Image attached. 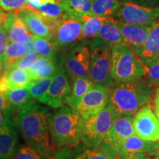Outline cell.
<instances>
[{"label": "cell", "mask_w": 159, "mask_h": 159, "mask_svg": "<svg viewBox=\"0 0 159 159\" xmlns=\"http://www.w3.org/2000/svg\"><path fill=\"white\" fill-rule=\"evenodd\" d=\"M50 114L48 108L35 103L18 111L16 127L28 146L47 158L52 159L55 150L49 129Z\"/></svg>", "instance_id": "cell-1"}, {"label": "cell", "mask_w": 159, "mask_h": 159, "mask_svg": "<svg viewBox=\"0 0 159 159\" xmlns=\"http://www.w3.org/2000/svg\"><path fill=\"white\" fill-rule=\"evenodd\" d=\"M154 91L146 78L117 83L112 88L108 105L119 115L133 116L150 100Z\"/></svg>", "instance_id": "cell-2"}, {"label": "cell", "mask_w": 159, "mask_h": 159, "mask_svg": "<svg viewBox=\"0 0 159 159\" xmlns=\"http://www.w3.org/2000/svg\"><path fill=\"white\" fill-rule=\"evenodd\" d=\"M85 118L74 108L63 105L49 116L52 141L57 147L73 146L81 142Z\"/></svg>", "instance_id": "cell-3"}, {"label": "cell", "mask_w": 159, "mask_h": 159, "mask_svg": "<svg viewBox=\"0 0 159 159\" xmlns=\"http://www.w3.org/2000/svg\"><path fill=\"white\" fill-rule=\"evenodd\" d=\"M146 72V66L131 47L126 44L112 47L111 77L116 84L141 79Z\"/></svg>", "instance_id": "cell-4"}, {"label": "cell", "mask_w": 159, "mask_h": 159, "mask_svg": "<svg viewBox=\"0 0 159 159\" xmlns=\"http://www.w3.org/2000/svg\"><path fill=\"white\" fill-rule=\"evenodd\" d=\"M119 117L116 111L107 105L98 114L85 119L81 142L87 148L98 149L109 129Z\"/></svg>", "instance_id": "cell-5"}, {"label": "cell", "mask_w": 159, "mask_h": 159, "mask_svg": "<svg viewBox=\"0 0 159 159\" xmlns=\"http://www.w3.org/2000/svg\"><path fill=\"white\" fill-rule=\"evenodd\" d=\"M112 47L96 39L91 46L90 79L94 84L108 85L111 88L116 85L111 77Z\"/></svg>", "instance_id": "cell-6"}, {"label": "cell", "mask_w": 159, "mask_h": 159, "mask_svg": "<svg viewBox=\"0 0 159 159\" xmlns=\"http://www.w3.org/2000/svg\"><path fill=\"white\" fill-rule=\"evenodd\" d=\"M134 134L133 116H119L109 129L98 149L107 156L117 159L123 143Z\"/></svg>", "instance_id": "cell-7"}, {"label": "cell", "mask_w": 159, "mask_h": 159, "mask_svg": "<svg viewBox=\"0 0 159 159\" xmlns=\"http://www.w3.org/2000/svg\"><path fill=\"white\" fill-rule=\"evenodd\" d=\"M116 17L125 23L154 26L159 21V7H149L129 0H120Z\"/></svg>", "instance_id": "cell-8"}, {"label": "cell", "mask_w": 159, "mask_h": 159, "mask_svg": "<svg viewBox=\"0 0 159 159\" xmlns=\"http://www.w3.org/2000/svg\"><path fill=\"white\" fill-rule=\"evenodd\" d=\"M63 69L71 77L90 78L91 47L85 43L75 45L66 55Z\"/></svg>", "instance_id": "cell-9"}, {"label": "cell", "mask_w": 159, "mask_h": 159, "mask_svg": "<svg viewBox=\"0 0 159 159\" xmlns=\"http://www.w3.org/2000/svg\"><path fill=\"white\" fill-rule=\"evenodd\" d=\"M134 134L148 142H159V121L150 104H145L133 118Z\"/></svg>", "instance_id": "cell-10"}, {"label": "cell", "mask_w": 159, "mask_h": 159, "mask_svg": "<svg viewBox=\"0 0 159 159\" xmlns=\"http://www.w3.org/2000/svg\"><path fill=\"white\" fill-rule=\"evenodd\" d=\"M112 88L108 85L95 84L77 105L76 110L85 119L102 111L108 105Z\"/></svg>", "instance_id": "cell-11"}, {"label": "cell", "mask_w": 159, "mask_h": 159, "mask_svg": "<svg viewBox=\"0 0 159 159\" xmlns=\"http://www.w3.org/2000/svg\"><path fill=\"white\" fill-rule=\"evenodd\" d=\"M71 86L66 72L63 66H61L53 77L46 94L39 99L40 102L57 109L63 106L66 97L70 94Z\"/></svg>", "instance_id": "cell-12"}, {"label": "cell", "mask_w": 159, "mask_h": 159, "mask_svg": "<svg viewBox=\"0 0 159 159\" xmlns=\"http://www.w3.org/2000/svg\"><path fill=\"white\" fill-rule=\"evenodd\" d=\"M83 23L74 18H66L60 21L52 41L55 49L68 47L77 40H80Z\"/></svg>", "instance_id": "cell-13"}, {"label": "cell", "mask_w": 159, "mask_h": 159, "mask_svg": "<svg viewBox=\"0 0 159 159\" xmlns=\"http://www.w3.org/2000/svg\"><path fill=\"white\" fill-rule=\"evenodd\" d=\"M116 23L122 33L125 43L132 49L139 48L144 44L153 27L132 25L119 20H116Z\"/></svg>", "instance_id": "cell-14"}, {"label": "cell", "mask_w": 159, "mask_h": 159, "mask_svg": "<svg viewBox=\"0 0 159 159\" xmlns=\"http://www.w3.org/2000/svg\"><path fill=\"white\" fill-rule=\"evenodd\" d=\"M16 13L22 19L32 35L49 40L52 39V33L50 29L43 17L37 11H31L23 7L18 10Z\"/></svg>", "instance_id": "cell-15"}, {"label": "cell", "mask_w": 159, "mask_h": 159, "mask_svg": "<svg viewBox=\"0 0 159 159\" xmlns=\"http://www.w3.org/2000/svg\"><path fill=\"white\" fill-rule=\"evenodd\" d=\"M156 147L157 142H145L134 134L128 137L123 143L119 150L117 159L137 154H146L153 156Z\"/></svg>", "instance_id": "cell-16"}, {"label": "cell", "mask_w": 159, "mask_h": 159, "mask_svg": "<svg viewBox=\"0 0 159 159\" xmlns=\"http://www.w3.org/2000/svg\"><path fill=\"white\" fill-rule=\"evenodd\" d=\"M7 31L8 39L11 42L25 43L29 41L33 35L28 31L22 19L16 12L7 13V17L3 24Z\"/></svg>", "instance_id": "cell-17"}, {"label": "cell", "mask_w": 159, "mask_h": 159, "mask_svg": "<svg viewBox=\"0 0 159 159\" xmlns=\"http://www.w3.org/2000/svg\"><path fill=\"white\" fill-rule=\"evenodd\" d=\"M133 49L139 55L146 67L156 61L159 51V21L151 29L144 44L139 48Z\"/></svg>", "instance_id": "cell-18"}, {"label": "cell", "mask_w": 159, "mask_h": 159, "mask_svg": "<svg viewBox=\"0 0 159 159\" xmlns=\"http://www.w3.org/2000/svg\"><path fill=\"white\" fill-rule=\"evenodd\" d=\"M31 81L27 71L11 69L4 71L0 77V93L4 94L13 89L27 88Z\"/></svg>", "instance_id": "cell-19"}, {"label": "cell", "mask_w": 159, "mask_h": 159, "mask_svg": "<svg viewBox=\"0 0 159 159\" xmlns=\"http://www.w3.org/2000/svg\"><path fill=\"white\" fill-rule=\"evenodd\" d=\"M18 134L14 125L0 128V156L3 159L11 158L18 148Z\"/></svg>", "instance_id": "cell-20"}, {"label": "cell", "mask_w": 159, "mask_h": 159, "mask_svg": "<svg viewBox=\"0 0 159 159\" xmlns=\"http://www.w3.org/2000/svg\"><path fill=\"white\" fill-rule=\"evenodd\" d=\"M94 83L90 78L85 77H75L73 78L72 89L71 92L65 99V104L75 109L80 99L89 92L93 87Z\"/></svg>", "instance_id": "cell-21"}, {"label": "cell", "mask_w": 159, "mask_h": 159, "mask_svg": "<svg viewBox=\"0 0 159 159\" xmlns=\"http://www.w3.org/2000/svg\"><path fill=\"white\" fill-rule=\"evenodd\" d=\"M96 39L111 47L119 44H125L122 33L116 25V19H110L108 21L103 24L97 33Z\"/></svg>", "instance_id": "cell-22"}, {"label": "cell", "mask_w": 159, "mask_h": 159, "mask_svg": "<svg viewBox=\"0 0 159 159\" xmlns=\"http://www.w3.org/2000/svg\"><path fill=\"white\" fill-rule=\"evenodd\" d=\"M4 96L10 105L18 111L35 104V100L31 97L27 88L16 89L4 93Z\"/></svg>", "instance_id": "cell-23"}, {"label": "cell", "mask_w": 159, "mask_h": 159, "mask_svg": "<svg viewBox=\"0 0 159 159\" xmlns=\"http://www.w3.org/2000/svg\"><path fill=\"white\" fill-rule=\"evenodd\" d=\"M110 19L112 18L99 17L91 13L77 18L76 19L80 20L83 23L80 39L96 37L103 24L108 21Z\"/></svg>", "instance_id": "cell-24"}, {"label": "cell", "mask_w": 159, "mask_h": 159, "mask_svg": "<svg viewBox=\"0 0 159 159\" xmlns=\"http://www.w3.org/2000/svg\"><path fill=\"white\" fill-rule=\"evenodd\" d=\"M66 13L68 18L77 19L91 13L92 0H57Z\"/></svg>", "instance_id": "cell-25"}, {"label": "cell", "mask_w": 159, "mask_h": 159, "mask_svg": "<svg viewBox=\"0 0 159 159\" xmlns=\"http://www.w3.org/2000/svg\"><path fill=\"white\" fill-rule=\"evenodd\" d=\"M120 0H92L91 13L102 18L116 17Z\"/></svg>", "instance_id": "cell-26"}, {"label": "cell", "mask_w": 159, "mask_h": 159, "mask_svg": "<svg viewBox=\"0 0 159 159\" xmlns=\"http://www.w3.org/2000/svg\"><path fill=\"white\" fill-rule=\"evenodd\" d=\"M27 55L25 46L18 42H11L7 45L3 59L4 71L10 69L20 59Z\"/></svg>", "instance_id": "cell-27"}, {"label": "cell", "mask_w": 159, "mask_h": 159, "mask_svg": "<svg viewBox=\"0 0 159 159\" xmlns=\"http://www.w3.org/2000/svg\"><path fill=\"white\" fill-rule=\"evenodd\" d=\"M37 11L43 17L52 20H61L68 18L62 5L57 0L54 3L42 4Z\"/></svg>", "instance_id": "cell-28"}, {"label": "cell", "mask_w": 159, "mask_h": 159, "mask_svg": "<svg viewBox=\"0 0 159 159\" xmlns=\"http://www.w3.org/2000/svg\"><path fill=\"white\" fill-rule=\"evenodd\" d=\"M33 39L34 40L36 52H38L40 56L55 60L56 49L50 40L35 36V35H33Z\"/></svg>", "instance_id": "cell-29"}, {"label": "cell", "mask_w": 159, "mask_h": 159, "mask_svg": "<svg viewBox=\"0 0 159 159\" xmlns=\"http://www.w3.org/2000/svg\"><path fill=\"white\" fill-rule=\"evenodd\" d=\"M53 77H49V78L39 80L31 81V83H30L27 88L28 89L31 97L36 100L41 99L48 90Z\"/></svg>", "instance_id": "cell-30"}, {"label": "cell", "mask_w": 159, "mask_h": 159, "mask_svg": "<svg viewBox=\"0 0 159 159\" xmlns=\"http://www.w3.org/2000/svg\"><path fill=\"white\" fill-rule=\"evenodd\" d=\"M73 159H115L112 157H110L102 152H101L99 149L87 148L83 142L80 143L78 150L75 154Z\"/></svg>", "instance_id": "cell-31"}, {"label": "cell", "mask_w": 159, "mask_h": 159, "mask_svg": "<svg viewBox=\"0 0 159 159\" xmlns=\"http://www.w3.org/2000/svg\"><path fill=\"white\" fill-rule=\"evenodd\" d=\"M57 70V67L55 60H52L50 62L43 65L38 70L34 71L32 74H30L32 81L39 80L49 78L54 76Z\"/></svg>", "instance_id": "cell-32"}, {"label": "cell", "mask_w": 159, "mask_h": 159, "mask_svg": "<svg viewBox=\"0 0 159 159\" xmlns=\"http://www.w3.org/2000/svg\"><path fill=\"white\" fill-rule=\"evenodd\" d=\"M12 159H47L34 149L28 145H21L18 147L15 153L11 157Z\"/></svg>", "instance_id": "cell-33"}, {"label": "cell", "mask_w": 159, "mask_h": 159, "mask_svg": "<svg viewBox=\"0 0 159 159\" xmlns=\"http://www.w3.org/2000/svg\"><path fill=\"white\" fill-rule=\"evenodd\" d=\"M145 78L153 87H159V61H155L147 67Z\"/></svg>", "instance_id": "cell-34"}, {"label": "cell", "mask_w": 159, "mask_h": 159, "mask_svg": "<svg viewBox=\"0 0 159 159\" xmlns=\"http://www.w3.org/2000/svg\"><path fill=\"white\" fill-rule=\"evenodd\" d=\"M41 56L37 53L32 55H26L25 57L18 61L11 69H19L21 70L27 71L30 68L31 66L34 63L35 61H38Z\"/></svg>", "instance_id": "cell-35"}, {"label": "cell", "mask_w": 159, "mask_h": 159, "mask_svg": "<svg viewBox=\"0 0 159 159\" xmlns=\"http://www.w3.org/2000/svg\"><path fill=\"white\" fill-rule=\"evenodd\" d=\"M27 0H0V9L6 12L16 11L25 7Z\"/></svg>", "instance_id": "cell-36"}, {"label": "cell", "mask_w": 159, "mask_h": 159, "mask_svg": "<svg viewBox=\"0 0 159 159\" xmlns=\"http://www.w3.org/2000/svg\"><path fill=\"white\" fill-rule=\"evenodd\" d=\"M8 35L7 31L4 25L0 27V58L4 59L6 49L8 45Z\"/></svg>", "instance_id": "cell-37"}, {"label": "cell", "mask_w": 159, "mask_h": 159, "mask_svg": "<svg viewBox=\"0 0 159 159\" xmlns=\"http://www.w3.org/2000/svg\"><path fill=\"white\" fill-rule=\"evenodd\" d=\"M52 60L54 59H50V58H47V57H41L39 60H38V61H35V62L31 66L30 68L27 71L28 72L29 75L32 74V73H33L34 71L38 70L39 68H41V66H43V65L47 64V63L50 62V61H52Z\"/></svg>", "instance_id": "cell-38"}, {"label": "cell", "mask_w": 159, "mask_h": 159, "mask_svg": "<svg viewBox=\"0 0 159 159\" xmlns=\"http://www.w3.org/2000/svg\"><path fill=\"white\" fill-rule=\"evenodd\" d=\"M0 111L10 115H11L12 113L15 111V109L9 104L5 97L2 93H0Z\"/></svg>", "instance_id": "cell-39"}, {"label": "cell", "mask_w": 159, "mask_h": 159, "mask_svg": "<svg viewBox=\"0 0 159 159\" xmlns=\"http://www.w3.org/2000/svg\"><path fill=\"white\" fill-rule=\"evenodd\" d=\"M10 125H14L13 120L11 119V115L0 111V128L10 126Z\"/></svg>", "instance_id": "cell-40"}, {"label": "cell", "mask_w": 159, "mask_h": 159, "mask_svg": "<svg viewBox=\"0 0 159 159\" xmlns=\"http://www.w3.org/2000/svg\"><path fill=\"white\" fill-rule=\"evenodd\" d=\"M133 2L139 4V5L149 6V7H158L159 0H129Z\"/></svg>", "instance_id": "cell-41"}, {"label": "cell", "mask_w": 159, "mask_h": 159, "mask_svg": "<svg viewBox=\"0 0 159 159\" xmlns=\"http://www.w3.org/2000/svg\"><path fill=\"white\" fill-rule=\"evenodd\" d=\"M154 111L157 119L159 121V87L156 89L154 94Z\"/></svg>", "instance_id": "cell-42"}, {"label": "cell", "mask_w": 159, "mask_h": 159, "mask_svg": "<svg viewBox=\"0 0 159 159\" xmlns=\"http://www.w3.org/2000/svg\"><path fill=\"white\" fill-rule=\"evenodd\" d=\"M25 46L26 48V51H27V55H32L36 53L34 40H33V38H32L29 41H27V42L25 44Z\"/></svg>", "instance_id": "cell-43"}, {"label": "cell", "mask_w": 159, "mask_h": 159, "mask_svg": "<svg viewBox=\"0 0 159 159\" xmlns=\"http://www.w3.org/2000/svg\"><path fill=\"white\" fill-rule=\"evenodd\" d=\"M152 156H149L146 154H137V155H132L124 158H121L118 159H152Z\"/></svg>", "instance_id": "cell-44"}, {"label": "cell", "mask_w": 159, "mask_h": 159, "mask_svg": "<svg viewBox=\"0 0 159 159\" xmlns=\"http://www.w3.org/2000/svg\"><path fill=\"white\" fill-rule=\"evenodd\" d=\"M7 17V13H4L2 11H0V27L3 25Z\"/></svg>", "instance_id": "cell-45"}, {"label": "cell", "mask_w": 159, "mask_h": 159, "mask_svg": "<svg viewBox=\"0 0 159 159\" xmlns=\"http://www.w3.org/2000/svg\"><path fill=\"white\" fill-rule=\"evenodd\" d=\"M152 159H159V142H157V147H156V152H155L154 156H152Z\"/></svg>", "instance_id": "cell-46"}, {"label": "cell", "mask_w": 159, "mask_h": 159, "mask_svg": "<svg viewBox=\"0 0 159 159\" xmlns=\"http://www.w3.org/2000/svg\"><path fill=\"white\" fill-rule=\"evenodd\" d=\"M4 72V65H3V60L0 58V77L3 75Z\"/></svg>", "instance_id": "cell-47"}, {"label": "cell", "mask_w": 159, "mask_h": 159, "mask_svg": "<svg viewBox=\"0 0 159 159\" xmlns=\"http://www.w3.org/2000/svg\"><path fill=\"white\" fill-rule=\"evenodd\" d=\"M56 2L57 0H41V5L45 3H54V2Z\"/></svg>", "instance_id": "cell-48"}, {"label": "cell", "mask_w": 159, "mask_h": 159, "mask_svg": "<svg viewBox=\"0 0 159 159\" xmlns=\"http://www.w3.org/2000/svg\"><path fill=\"white\" fill-rule=\"evenodd\" d=\"M159 61V51H158V54H157V56H156V61ZM154 61V62H155Z\"/></svg>", "instance_id": "cell-49"}, {"label": "cell", "mask_w": 159, "mask_h": 159, "mask_svg": "<svg viewBox=\"0 0 159 159\" xmlns=\"http://www.w3.org/2000/svg\"><path fill=\"white\" fill-rule=\"evenodd\" d=\"M0 159H3L2 158V156H0Z\"/></svg>", "instance_id": "cell-50"}, {"label": "cell", "mask_w": 159, "mask_h": 159, "mask_svg": "<svg viewBox=\"0 0 159 159\" xmlns=\"http://www.w3.org/2000/svg\"><path fill=\"white\" fill-rule=\"evenodd\" d=\"M8 159H12V158H8Z\"/></svg>", "instance_id": "cell-51"}, {"label": "cell", "mask_w": 159, "mask_h": 159, "mask_svg": "<svg viewBox=\"0 0 159 159\" xmlns=\"http://www.w3.org/2000/svg\"><path fill=\"white\" fill-rule=\"evenodd\" d=\"M0 11H2V10H1V9H0Z\"/></svg>", "instance_id": "cell-52"}]
</instances>
